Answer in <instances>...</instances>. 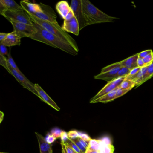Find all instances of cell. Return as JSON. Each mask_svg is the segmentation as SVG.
Wrapping results in <instances>:
<instances>
[{
	"mask_svg": "<svg viewBox=\"0 0 153 153\" xmlns=\"http://www.w3.org/2000/svg\"><path fill=\"white\" fill-rule=\"evenodd\" d=\"M33 24L37 31L31 39L43 43L51 47L60 49L74 56L78 54V52L72 46L65 42L58 36L48 32L40 25L34 22Z\"/></svg>",
	"mask_w": 153,
	"mask_h": 153,
	"instance_id": "obj_1",
	"label": "cell"
},
{
	"mask_svg": "<svg viewBox=\"0 0 153 153\" xmlns=\"http://www.w3.org/2000/svg\"><path fill=\"white\" fill-rule=\"evenodd\" d=\"M83 14L86 22L87 26L94 24L114 22L116 17L111 16L95 7L88 0H81Z\"/></svg>",
	"mask_w": 153,
	"mask_h": 153,
	"instance_id": "obj_2",
	"label": "cell"
},
{
	"mask_svg": "<svg viewBox=\"0 0 153 153\" xmlns=\"http://www.w3.org/2000/svg\"><path fill=\"white\" fill-rule=\"evenodd\" d=\"M27 14L30 16L33 22L40 25L48 32L58 36L62 40L72 46L77 51L79 52V50L76 41L68 33L62 29V27L60 26L58 22H51L41 20L34 16L33 15L30 13H27Z\"/></svg>",
	"mask_w": 153,
	"mask_h": 153,
	"instance_id": "obj_3",
	"label": "cell"
},
{
	"mask_svg": "<svg viewBox=\"0 0 153 153\" xmlns=\"http://www.w3.org/2000/svg\"><path fill=\"white\" fill-rule=\"evenodd\" d=\"M121 67L120 62L111 64L103 68L101 70V73L95 76L94 79L105 80L108 82L112 81L117 78V74Z\"/></svg>",
	"mask_w": 153,
	"mask_h": 153,
	"instance_id": "obj_4",
	"label": "cell"
},
{
	"mask_svg": "<svg viewBox=\"0 0 153 153\" xmlns=\"http://www.w3.org/2000/svg\"><path fill=\"white\" fill-rule=\"evenodd\" d=\"M14 28V32L20 38L29 37L31 38L36 32L34 25H29L23 23L10 22Z\"/></svg>",
	"mask_w": 153,
	"mask_h": 153,
	"instance_id": "obj_5",
	"label": "cell"
},
{
	"mask_svg": "<svg viewBox=\"0 0 153 153\" xmlns=\"http://www.w3.org/2000/svg\"><path fill=\"white\" fill-rule=\"evenodd\" d=\"M2 16L6 18L10 22H14L29 25H33V22L31 19L30 16L25 10L16 12H6Z\"/></svg>",
	"mask_w": 153,
	"mask_h": 153,
	"instance_id": "obj_6",
	"label": "cell"
},
{
	"mask_svg": "<svg viewBox=\"0 0 153 153\" xmlns=\"http://www.w3.org/2000/svg\"><path fill=\"white\" fill-rule=\"evenodd\" d=\"M8 68L9 70V73L13 76L16 79L18 82L23 86L24 88L29 90L33 94L39 97V95L35 88V84H33L29 79L27 78L23 74H21L13 69L8 63Z\"/></svg>",
	"mask_w": 153,
	"mask_h": 153,
	"instance_id": "obj_7",
	"label": "cell"
},
{
	"mask_svg": "<svg viewBox=\"0 0 153 153\" xmlns=\"http://www.w3.org/2000/svg\"><path fill=\"white\" fill-rule=\"evenodd\" d=\"M40 5L42 11L32 15L41 20L51 22H57V15L51 7L42 3H40Z\"/></svg>",
	"mask_w": 153,
	"mask_h": 153,
	"instance_id": "obj_8",
	"label": "cell"
},
{
	"mask_svg": "<svg viewBox=\"0 0 153 153\" xmlns=\"http://www.w3.org/2000/svg\"><path fill=\"white\" fill-rule=\"evenodd\" d=\"M125 78V77L118 78L112 81L108 82L107 84L91 99L90 101V103H92V102L95 100L99 99L100 97L118 88Z\"/></svg>",
	"mask_w": 153,
	"mask_h": 153,
	"instance_id": "obj_9",
	"label": "cell"
},
{
	"mask_svg": "<svg viewBox=\"0 0 153 153\" xmlns=\"http://www.w3.org/2000/svg\"><path fill=\"white\" fill-rule=\"evenodd\" d=\"M70 7L74 13V16L77 19L80 31L87 26L86 22L82 9V1L72 0L71 3Z\"/></svg>",
	"mask_w": 153,
	"mask_h": 153,
	"instance_id": "obj_10",
	"label": "cell"
},
{
	"mask_svg": "<svg viewBox=\"0 0 153 153\" xmlns=\"http://www.w3.org/2000/svg\"><path fill=\"white\" fill-rule=\"evenodd\" d=\"M20 5H18L13 0H1L0 1V14L3 16L6 12H16L24 11Z\"/></svg>",
	"mask_w": 153,
	"mask_h": 153,
	"instance_id": "obj_11",
	"label": "cell"
},
{
	"mask_svg": "<svg viewBox=\"0 0 153 153\" xmlns=\"http://www.w3.org/2000/svg\"><path fill=\"white\" fill-rule=\"evenodd\" d=\"M62 29L67 33H71L76 36L79 35V25L77 19L74 16L70 20H64Z\"/></svg>",
	"mask_w": 153,
	"mask_h": 153,
	"instance_id": "obj_12",
	"label": "cell"
},
{
	"mask_svg": "<svg viewBox=\"0 0 153 153\" xmlns=\"http://www.w3.org/2000/svg\"><path fill=\"white\" fill-rule=\"evenodd\" d=\"M35 88L36 90L38 93L39 98L42 101L49 105L50 106L55 109L56 111H60V108L58 106L54 101L46 94V92L38 84H35Z\"/></svg>",
	"mask_w": 153,
	"mask_h": 153,
	"instance_id": "obj_13",
	"label": "cell"
},
{
	"mask_svg": "<svg viewBox=\"0 0 153 153\" xmlns=\"http://www.w3.org/2000/svg\"><path fill=\"white\" fill-rule=\"evenodd\" d=\"M20 6L26 12L33 15L42 11L40 4L32 3L28 0L20 1Z\"/></svg>",
	"mask_w": 153,
	"mask_h": 153,
	"instance_id": "obj_14",
	"label": "cell"
},
{
	"mask_svg": "<svg viewBox=\"0 0 153 153\" xmlns=\"http://www.w3.org/2000/svg\"><path fill=\"white\" fill-rule=\"evenodd\" d=\"M38 140L41 153H53L51 144L46 142L45 138L38 132H35Z\"/></svg>",
	"mask_w": 153,
	"mask_h": 153,
	"instance_id": "obj_15",
	"label": "cell"
},
{
	"mask_svg": "<svg viewBox=\"0 0 153 153\" xmlns=\"http://www.w3.org/2000/svg\"><path fill=\"white\" fill-rule=\"evenodd\" d=\"M21 39L13 31L12 33H9L7 37L0 43L7 47H11L16 45L19 46L21 44Z\"/></svg>",
	"mask_w": 153,
	"mask_h": 153,
	"instance_id": "obj_16",
	"label": "cell"
},
{
	"mask_svg": "<svg viewBox=\"0 0 153 153\" xmlns=\"http://www.w3.org/2000/svg\"><path fill=\"white\" fill-rule=\"evenodd\" d=\"M56 9L59 15L64 19H65L67 15L71 10L68 3L64 1H59L57 3Z\"/></svg>",
	"mask_w": 153,
	"mask_h": 153,
	"instance_id": "obj_17",
	"label": "cell"
},
{
	"mask_svg": "<svg viewBox=\"0 0 153 153\" xmlns=\"http://www.w3.org/2000/svg\"><path fill=\"white\" fill-rule=\"evenodd\" d=\"M138 58V53H137L122 61L120 62V63L122 67H125L131 71V70L138 67L137 63Z\"/></svg>",
	"mask_w": 153,
	"mask_h": 153,
	"instance_id": "obj_18",
	"label": "cell"
},
{
	"mask_svg": "<svg viewBox=\"0 0 153 153\" xmlns=\"http://www.w3.org/2000/svg\"><path fill=\"white\" fill-rule=\"evenodd\" d=\"M147 71V67L141 68L137 74L131 77L126 78L128 79L133 80L137 83V87L144 83V79L146 77Z\"/></svg>",
	"mask_w": 153,
	"mask_h": 153,
	"instance_id": "obj_19",
	"label": "cell"
},
{
	"mask_svg": "<svg viewBox=\"0 0 153 153\" xmlns=\"http://www.w3.org/2000/svg\"><path fill=\"white\" fill-rule=\"evenodd\" d=\"M117 88L112 91V92L108 93L107 94L105 95L104 96L100 97L99 99L95 100V101L93 102L92 103L99 102L105 103L113 101L114 99H115V95H116Z\"/></svg>",
	"mask_w": 153,
	"mask_h": 153,
	"instance_id": "obj_20",
	"label": "cell"
},
{
	"mask_svg": "<svg viewBox=\"0 0 153 153\" xmlns=\"http://www.w3.org/2000/svg\"><path fill=\"white\" fill-rule=\"evenodd\" d=\"M135 86H137V83L135 81L125 78L120 85V87L124 90L130 91Z\"/></svg>",
	"mask_w": 153,
	"mask_h": 153,
	"instance_id": "obj_21",
	"label": "cell"
},
{
	"mask_svg": "<svg viewBox=\"0 0 153 153\" xmlns=\"http://www.w3.org/2000/svg\"><path fill=\"white\" fill-rule=\"evenodd\" d=\"M7 60L8 62L9 65L13 68V69L16 71L18 72L19 73H21V74H23L21 71L19 70V68L17 66L15 62V61L12 58V56H11V53H10V51L9 54L8 56H7Z\"/></svg>",
	"mask_w": 153,
	"mask_h": 153,
	"instance_id": "obj_22",
	"label": "cell"
},
{
	"mask_svg": "<svg viewBox=\"0 0 153 153\" xmlns=\"http://www.w3.org/2000/svg\"><path fill=\"white\" fill-rule=\"evenodd\" d=\"M131 71L127 68L121 67L117 75V78L125 77L128 75Z\"/></svg>",
	"mask_w": 153,
	"mask_h": 153,
	"instance_id": "obj_23",
	"label": "cell"
},
{
	"mask_svg": "<svg viewBox=\"0 0 153 153\" xmlns=\"http://www.w3.org/2000/svg\"><path fill=\"white\" fill-rule=\"evenodd\" d=\"M61 145L62 146V153H77L66 143L61 142Z\"/></svg>",
	"mask_w": 153,
	"mask_h": 153,
	"instance_id": "obj_24",
	"label": "cell"
},
{
	"mask_svg": "<svg viewBox=\"0 0 153 153\" xmlns=\"http://www.w3.org/2000/svg\"><path fill=\"white\" fill-rule=\"evenodd\" d=\"M114 148L113 145L110 143L105 144L104 145L102 149V153H114Z\"/></svg>",
	"mask_w": 153,
	"mask_h": 153,
	"instance_id": "obj_25",
	"label": "cell"
},
{
	"mask_svg": "<svg viewBox=\"0 0 153 153\" xmlns=\"http://www.w3.org/2000/svg\"><path fill=\"white\" fill-rule=\"evenodd\" d=\"M65 143L68 144L77 153H84L78 147V146L75 144V142L72 141V140L70 138H68L67 141Z\"/></svg>",
	"mask_w": 153,
	"mask_h": 153,
	"instance_id": "obj_26",
	"label": "cell"
},
{
	"mask_svg": "<svg viewBox=\"0 0 153 153\" xmlns=\"http://www.w3.org/2000/svg\"><path fill=\"white\" fill-rule=\"evenodd\" d=\"M153 76V62L150 65L147 67L146 74L144 79V82L151 78Z\"/></svg>",
	"mask_w": 153,
	"mask_h": 153,
	"instance_id": "obj_27",
	"label": "cell"
},
{
	"mask_svg": "<svg viewBox=\"0 0 153 153\" xmlns=\"http://www.w3.org/2000/svg\"><path fill=\"white\" fill-rule=\"evenodd\" d=\"M0 64L3 66L9 72V70L8 68V62L7 58H6L5 56L0 54Z\"/></svg>",
	"mask_w": 153,
	"mask_h": 153,
	"instance_id": "obj_28",
	"label": "cell"
},
{
	"mask_svg": "<svg viewBox=\"0 0 153 153\" xmlns=\"http://www.w3.org/2000/svg\"><path fill=\"white\" fill-rule=\"evenodd\" d=\"M145 67H148L153 62V52L147 55L146 57L142 59Z\"/></svg>",
	"mask_w": 153,
	"mask_h": 153,
	"instance_id": "obj_29",
	"label": "cell"
},
{
	"mask_svg": "<svg viewBox=\"0 0 153 153\" xmlns=\"http://www.w3.org/2000/svg\"><path fill=\"white\" fill-rule=\"evenodd\" d=\"M62 131V130L58 128H53V129L52 130L51 133L57 139L60 138Z\"/></svg>",
	"mask_w": 153,
	"mask_h": 153,
	"instance_id": "obj_30",
	"label": "cell"
},
{
	"mask_svg": "<svg viewBox=\"0 0 153 153\" xmlns=\"http://www.w3.org/2000/svg\"><path fill=\"white\" fill-rule=\"evenodd\" d=\"M128 90H124V89H122L119 87L117 89L116 91V95H115V99L119 98L122 96L124 95V94L128 92Z\"/></svg>",
	"mask_w": 153,
	"mask_h": 153,
	"instance_id": "obj_31",
	"label": "cell"
},
{
	"mask_svg": "<svg viewBox=\"0 0 153 153\" xmlns=\"http://www.w3.org/2000/svg\"><path fill=\"white\" fill-rule=\"evenodd\" d=\"M73 142H75V144L78 146L79 149L82 151L84 153H85L86 151L87 150L86 148L85 147V146H83L82 144H81L79 140L78 137L74 139H71Z\"/></svg>",
	"mask_w": 153,
	"mask_h": 153,
	"instance_id": "obj_32",
	"label": "cell"
},
{
	"mask_svg": "<svg viewBox=\"0 0 153 153\" xmlns=\"http://www.w3.org/2000/svg\"><path fill=\"white\" fill-rule=\"evenodd\" d=\"M78 134L79 137L81 138L83 140L88 142V143H89V141L92 139L91 137L88 134H86V133L78 131Z\"/></svg>",
	"mask_w": 153,
	"mask_h": 153,
	"instance_id": "obj_33",
	"label": "cell"
},
{
	"mask_svg": "<svg viewBox=\"0 0 153 153\" xmlns=\"http://www.w3.org/2000/svg\"><path fill=\"white\" fill-rule=\"evenodd\" d=\"M68 137L71 139H74L79 137L78 131H70L68 132Z\"/></svg>",
	"mask_w": 153,
	"mask_h": 153,
	"instance_id": "obj_34",
	"label": "cell"
},
{
	"mask_svg": "<svg viewBox=\"0 0 153 153\" xmlns=\"http://www.w3.org/2000/svg\"><path fill=\"white\" fill-rule=\"evenodd\" d=\"M153 53V51L151 50H146V51H144L141 52L140 53H138L139 58L140 59H144L145 57H146L147 55H149L150 53Z\"/></svg>",
	"mask_w": 153,
	"mask_h": 153,
	"instance_id": "obj_35",
	"label": "cell"
},
{
	"mask_svg": "<svg viewBox=\"0 0 153 153\" xmlns=\"http://www.w3.org/2000/svg\"><path fill=\"white\" fill-rule=\"evenodd\" d=\"M0 48H1V53H0V54L4 55V56H8L10 52H8V51L7 46L1 44Z\"/></svg>",
	"mask_w": 153,
	"mask_h": 153,
	"instance_id": "obj_36",
	"label": "cell"
},
{
	"mask_svg": "<svg viewBox=\"0 0 153 153\" xmlns=\"http://www.w3.org/2000/svg\"><path fill=\"white\" fill-rule=\"evenodd\" d=\"M45 139L46 142L50 144H51L52 143H53L56 139V138L54 136H53L51 133H48Z\"/></svg>",
	"mask_w": 153,
	"mask_h": 153,
	"instance_id": "obj_37",
	"label": "cell"
},
{
	"mask_svg": "<svg viewBox=\"0 0 153 153\" xmlns=\"http://www.w3.org/2000/svg\"><path fill=\"white\" fill-rule=\"evenodd\" d=\"M140 69H141V68L137 67V68H135L131 70L129 74H128V75L126 78L131 77L135 76V75H136V74L138 73L139 71L140 70Z\"/></svg>",
	"mask_w": 153,
	"mask_h": 153,
	"instance_id": "obj_38",
	"label": "cell"
},
{
	"mask_svg": "<svg viewBox=\"0 0 153 153\" xmlns=\"http://www.w3.org/2000/svg\"><path fill=\"white\" fill-rule=\"evenodd\" d=\"M68 134L66 131H62V133L61 136L60 137L61 140V142L65 143L68 139Z\"/></svg>",
	"mask_w": 153,
	"mask_h": 153,
	"instance_id": "obj_39",
	"label": "cell"
},
{
	"mask_svg": "<svg viewBox=\"0 0 153 153\" xmlns=\"http://www.w3.org/2000/svg\"><path fill=\"white\" fill-rule=\"evenodd\" d=\"M9 33H0V42H3L8 35Z\"/></svg>",
	"mask_w": 153,
	"mask_h": 153,
	"instance_id": "obj_40",
	"label": "cell"
},
{
	"mask_svg": "<svg viewBox=\"0 0 153 153\" xmlns=\"http://www.w3.org/2000/svg\"><path fill=\"white\" fill-rule=\"evenodd\" d=\"M137 63L138 67L139 68H141L145 67V64H144V62H143V59H142L138 58L137 61Z\"/></svg>",
	"mask_w": 153,
	"mask_h": 153,
	"instance_id": "obj_41",
	"label": "cell"
},
{
	"mask_svg": "<svg viewBox=\"0 0 153 153\" xmlns=\"http://www.w3.org/2000/svg\"><path fill=\"white\" fill-rule=\"evenodd\" d=\"M75 16H74V13H73V11L72 10H71L69 12L68 14L67 15V16H66V18L64 20H69L71 19L73 17Z\"/></svg>",
	"mask_w": 153,
	"mask_h": 153,
	"instance_id": "obj_42",
	"label": "cell"
},
{
	"mask_svg": "<svg viewBox=\"0 0 153 153\" xmlns=\"http://www.w3.org/2000/svg\"><path fill=\"white\" fill-rule=\"evenodd\" d=\"M78 139L79 140V142L81 143V144H82L84 146H85V147L87 149V148L88 147L89 143H88V142L85 141V140H83L82 139H81V138L79 137H78Z\"/></svg>",
	"mask_w": 153,
	"mask_h": 153,
	"instance_id": "obj_43",
	"label": "cell"
},
{
	"mask_svg": "<svg viewBox=\"0 0 153 153\" xmlns=\"http://www.w3.org/2000/svg\"><path fill=\"white\" fill-rule=\"evenodd\" d=\"M102 152L100 150H93L89 148H87L85 153H101Z\"/></svg>",
	"mask_w": 153,
	"mask_h": 153,
	"instance_id": "obj_44",
	"label": "cell"
},
{
	"mask_svg": "<svg viewBox=\"0 0 153 153\" xmlns=\"http://www.w3.org/2000/svg\"><path fill=\"white\" fill-rule=\"evenodd\" d=\"M4 114L2 111L0 112V123H1L4 118Z\"/></svg>",
	"mask_w": 153,
	"mask_h": 153,
	"instance_id": "obj_45",
	"label": "cell"
},
{
	"mask_svg": "<svg viewBox=\"0 0 153 153\" xmlns=\"http://www.w3.org/2000/svg\"><path fill=\"white\" fill-rule=\"evenodd\" d=\"M1 153H4V152H1Z\"/></svg>",
	"mask_w": 153,
	"mask_h": 153,
	"instance_id": "obj_46",
	"label": "cell"
},
{
	"mask_svg": "<svg viewBox=\"0 0 153 153\" xmlns=\"http://www.w3.org/2000/svg\"></svg>",
	"mask_w": 153,
	"mask_h": 153,
	"instance_id": "obj_47",
	"label": "cell"
}]
</instances>
